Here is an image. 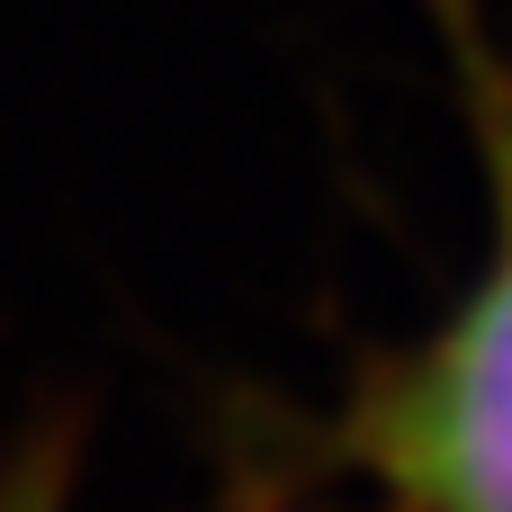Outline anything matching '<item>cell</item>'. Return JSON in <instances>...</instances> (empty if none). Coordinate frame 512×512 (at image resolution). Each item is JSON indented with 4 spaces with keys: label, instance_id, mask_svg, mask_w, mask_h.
<instances>
[{
    "label": "cell",
    "instance_id": "2",
    "mask_svg": "<svg viewBox=\"0 0 512 512\" xmlns=\"http://www.w3.org/2000/svg\"><path fill=\"white\" fill-rule=\"evenodd\" d=\"M0 512H63V459H54V450L18 459V468L0 477Z\"/></svg>",
    "mask_w": 512,
    "mask_h": 512
},
{
    "label": "cell",
    "instance_id": "1",
    "mask_svg": "<svg viewBox=\"0 0 512 512\" xmlns=\"http://www.w3.org/2000/svg\"><path fill=\"white\" fill-rule=\"evenodd\" d=\"M486 162L477 279L342 396L333 459L369 512H512V54L477 0H432Z\"/></svg>",
    "mask_w": 512,
    "mask_h": 512
}]
</instances>
